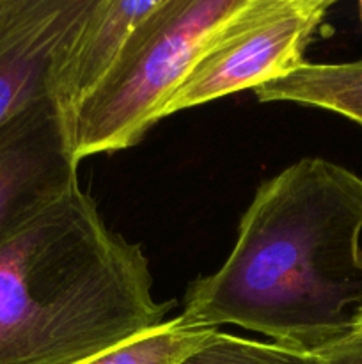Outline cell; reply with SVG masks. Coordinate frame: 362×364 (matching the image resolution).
Wrapping results in <instances>:
<instances>
[{
    "label": "cell",
    "instance_id": "9",
    "mask_svg": "<svg viewBox=\"0 0 362 364\" xmlns=\"http://www.w3.org/2000/svg\"><path fill=\"white\" fill-rule=\"evenodd\" d=\"M219 329L195 326L181 315L80 364H177Z\"/></svg>",
    "mask_w": 362,
    "mask_h": 364
},
{
    "label": "cell",
    "instance_id": "13",
    "mask_svg": "<svg viewBox=\"0 0 362 364\" xmlns=\"http://www.w3.org/2000/svg\"><path fill=\"white\" fill-rule=\"evenodd\" d=\"M358 9H361V21H362V2L358 4Z\"/></svg>",
    "mask_w": 362,
    "mask_h": 364
},
{
    "label": "cell",
    "instance_id": "6",
    "mask_svg": "<svg viewBox=\"0 0 362 364\" xmlns=\"http://www.w3.org/2000/svg\"><path fill=\"white\" fill-rule=\"evenodd\" d=\"M71 134L52 98L0 128V233L78 185Z\"/></svg>",
    "mask_w": 362,
    "mask_h": 364
},
{
    "label": "cell",
    "instance_id": "3",
    "mask_svg": "<svg viewBox=\"0 0 362 364\" xmlns=\"http://www.w3.org/2000/svg\"><path fill=\"white\" fill-rule=\"evenodd\" d=\"M245 0H160L146 16L102 84L71 121L78 164L98 153L138 144L188 73L209 36Z\"/></svg>",
    "mask_w": 362,
    "mask_h": 364
},
{
    "label": "cell",
    "instance_id": "12",
    "mask_svg": "<svg viewBox=\"0 0 362 364\" xmlns=\"http://www.w3.org/2000/svg\"><path fill=\"white\" fill-rule=\"evenodd\" d=\"M357 331H362V309L358 313V320H357Z\"/></svg>",
    "mask_w": 362,
    "mask_h": 364
},
{
    "label": "cell",
    "instance_id": "4",
    "mask_svg": "<svg viewBox=\"0 0 362 364\" xmlns=\"http://www.w3.org/2000/svg\"><path fill=\"white\" fill-rule=\"evenodd\" d=\"M334 0H245L208 38L160 119L284 78L305 52Z\"/></svg>",
    "mask_w": 362,
    "mask_h": 364
},
{
    "label": "cell",
    "instance_id": "2",
    "mask_svg": "<svg viewBox=\"0 0 362 364\" xmlns=\"http://www.w3.org/2000/svg\"><path fill=\"white\" fill-rule=\"evenodd\" d=\"M141 244L73 187L0 233V364H80L165 322Z\"/></svg>",
    "mask_w": 362,
    "mask_h": 364
},
{
    "label": "cell",
    "instance_id": "7",
    "mask_svg": "<svg viewBox=\"0 0 362 364\" xmlns=\"http://www.w3.org/2000/svg\"><path fill=\"white\" fill-rule=\"evenodd\" d=\"M160 0H92L67 43L52 84V100L67 128L84 100L110 73L137 25Z\"/></svg>",
    "mask_w": 362,
    "mask_h": 364
},
{
    "label": "cell",
    "instance_id": "11",
    "mask_svg": "<svg viewBox=\"0 0 362 364\" xmlns=\"http://www.w3.org/2000/svg\"><path fill=\"white\" fill-rule=\"evenodd\" d=\"M322 354L323 364H362V331H353Z\"/></svg>",
    "mask_w": 362,
    "mask_h": 364
},
{
    "label": "cell",
    "instance_id": "8",
    "mask_svg": "<svg viewBox=\"0 0 362 364\" xmlns=\"http://www.w3.org/2000/svg\"><path fill=\"white\" fill-rule=\"evenodd\" d=\"M261 103L290 102L330 110L362 127V59L316 64L305 60L284 78L256 89Z\"/></svg>",
    "mask_w": 362,
    "mask_h": 364
},
{
    "label": "cell",
    "instance_id": "1",
    "mask_svg": "<svg viewBox=\"0 0 362 364\" xmlns=\"http://www.w3.org/2000/svg\"><path fill=\"white\" fill-rule=\"evenodd\" d=\"M361 235L362 178L325 159L297 160L259 185L233 251L190 283L181 316L322 354L357 331Z\"/></svg>",
    "mask_w": 362,
    "mask_h": 364
},
{
    "label": "cell",
    "instance_id": "5",
    "mask_svg": "<svg viewBox=\"0 0 362 364\" xmlns=\"http://www.w3.org/2000/svg\"><path fill=\"white\" fill-rule=\"evenodd\" d=\"M92 0H0V128L52 98L57 64Z\"/></svg>",
    "mask_w": 362,
    "mask_h": 364
},
{
    "label": "cell",
    "instance_id": "10",
    "mask_svg": "<svg viewBox=\"0 0 362 364\" xmlns=\"http://www.w3.org/2000/svg\"><path fill=\"white\" fill-rule=\"evenodd\" d=\"M323 354H305L291 350L272 341H256L248 338L216 331L202 347L188 354L177 364H323Z\"/></svg>",
    "mask_w": 362,
    "mask_h": 364
}]
</instances>
